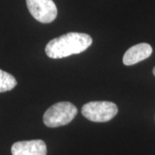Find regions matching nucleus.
<instances>
[{
  "label": "nucleus",
  "mask_w": 155,
  "mask_h": 155,
  "mask_svg": "<svg viewBox=\"0 0 155 155\" xmlns=\"http://www.w3.org/2000/svg\"><path fill=\"white\" fill-rule=\"evenodd\" d=\"M92 43L91 37L84 33L70 32L51 40L46 46V54L51 59H62L80 54Z\"/></svg>",
  "instance_id": "f257e3e1"
},
{
  "label": "nucleus",
  "mask_w": 155,
  "mask_h": 155,
  "mask_svg": "<svg viewBox=\"0 0 155 155\" xmlns=\"http://www.w3.org/2000/svg\"><path fill=\"white\" fill-rule=\"evenodd\" d=\"M78 113L75 105L69 102H60L45 112L43 122L48 127H58L72 122Z\"/></svg>",
  "instance_id": "f03ea898"
},
{
  "label": "nucleus",
  "mask_w": 155,
  "mask_h": 155,
  "mask_svg": "<svg viewBox=\"0 0 155 155\" xmlns=\"http://www.w3.org/2000/svg\"><path fill=\"white\" fill-rule=\"evenodd\" d=\"M118 108L116 104L109 101H95L82 107V115L89 121L106 122L116 116Z\"/></svg>",
  "instance_id": "7ed1b4c3"
},
{
  "label": "nucleus",
  "mask_w": 155,
  "mask_h": 155,
  "mask_svg": "<svg viewBox=\"0 0 155 155\" xmlns=\"http://www.w3.org/2000/svg\"><path fill=\"white\" fill-rule=\"evenodd\" d=\"M28 11L38 22L50 23L57 17V7L53 0H26Z\"/></svg>",
  "instance_id": "20e7f679"
},
{
  "label": "nucleus",
  "mask_w": 155,
  "mask_h": 155,
  "mask_svg": "<svg viewBox=\"0 0 155 155\" xmlns=\"http://www.w3.org/2000/svg\"><path fill=\"white\" fill-rule=\"evenodd\" d=\"M12 155H47V146L41 140L17 141L11 147Z\"/></svg>",
  "instance_id": "39448f33"
},
{
  "label": "nucleus",
  "mask_w": 155,
  "mask_h": 155,
  "mask_svg": "<svg viewBox=\"0 0 155 155\" xmlns=\"http://www.w3.org/2000/svg\"><path fill=\"white\" fill-rule=\"evenodd\" d=\"M153 48L147 43H139L131 47L123 55L122 62L125 66H133L151 56Z\"/></svg>",
  "instance_id": "423d86ee"
},
{
  "label": "nucleus",
  "mask_w": 155,
  "mask_h": 155,
  "mask_svg": "<svg viewBox=\"0 0 155 155\" xmlns=\"http://www.w3.org/2000/svg\"><path fill=\"white\" fill-rule=\"evenodd\" d=\"M17 80L11 74L0 69V93L11 91L17 85Z\"/></svg>",
  "instance_id": "0eeeda50"
},
{
  "label": "nucleus",
  "mask_w": 155,
  "mask_h": 155,
  "mask_svg": "<svg viewBox=\"0 0 155 155\" xmlns=\"http://www.w3.org/2000/svg\"><path fill=\"white\" fill-rule=\"evenodd\" d=\"M153 74H154V76H155V67L153 68Z\"/></svg>",
  "instance_id": "6e6552de"
}]
</instances>
